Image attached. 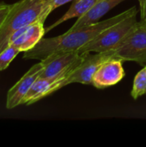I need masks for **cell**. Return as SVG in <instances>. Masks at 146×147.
I'll return each mask as SVG.
<instances>
[{"label":"cell","instance_id":"1","mask_svg":"<svg viewBox=\"0 0 146 147\" xmlns=\"http://www.w3.org/2000/svg\"><path fill=\"white\" fill-rule=\"evenodd\" d=\"M136 13H138L136 7H133L102 22H98L96 23L84 26L74 30L69 29L66 33L59 36L52 38L43 37L32 49L24 53L23 59L42 60L53 53L77 52L79 48L88 44L90 40L110 26Z\"/></svg>","mask_w":146,"mask_h":147},{"label":"cell","instance_id":"2","mask_svg":"<svg viewBox=\"0 0 146 147\" xmlns=\"http://www.w3.org/2000/svg\"><path fill=\"white\" fill-rule=\"evenodd\" d=\"M42 0H20L11 9L0 28V53L9 45L12 34L20 28L36 22L46 21Z\"/></svg>","mask_w":146,"mask_h":147},{"label":"cell","instance_id":"3","mask_svg":"<svg viewBox=\"0 0 146 147\" xmlns=\"http://www.w3.org/2000/svg\"><path fill=\"white\" fill-rule=\"evenodd\" d=\"M137 13L110 26L88 44L78 49L79 54L86 53H103L114 49L133 29L138 21Z\"/></svg>","mask_w":146,"mask_h":147},{"label":"cell","instance_id":"4","mask_svg":"<svg viewBox=\"0 0 146 147\" xmlns=\"http://www.w3.org/2000/svg\"><path fill=\"white\" fill-rule=\"evenodd\" d=\"M111 51L123 61H135L146 66V22H138L132 32Z\"/></svg>","mask_w":146,"mask_h":147},{"label":"cell","instance_id":"5","mask_svg":"<svg viewBox=\"0 0 146 147\" xmlns=\"http://www.w3.org/2000/svg\"><path fill=\"white\" fill-rule=\"evenodd\" d=\"M88 53H89L79 54L78 52L53 53L40 60L44 65V69L39 78H52L77 68L83 62Z\"/></svg>","mask_w":146,"mask_h":147},{"label":"cell","instance_id":"6","mask_svg":"<svg viewBox=\"0 0 146 147\" xmlns=\"http://www.w3.org/2000/svg\"><path fill=\"white\" fill-rule=\"evenodd\" d=\"M114 58L116 57L111 50L103 53H96V54H90L89 53L83 62L68 77L64 84V87L74 83L92 85L93 77L98 68L104 62Z\"/></svg>","mask_w":146,"mask_h":147},{"label":"cell","instance_id":"7","mask_svg":"<svg viewBox=\"0 0 146 147\" xmlns=\"http://www.w3.org/2000/svg\"><path fill=\"white\" fill-rule=\"evenodd\" d=\"M44 65L42 62L33 65L26 74L9 90L7 94L6 108L9 109H14L22 104V101L27 95L34 83L40 76L43 71Z\"/></svg>","mask_w":146,"mask_h":147},{"label":"cell","instance_id":"8","mask_svg":"<svg viewBox=\"0 0 146 147\" xmlns=\"http://www.w3.org/2000/svg\"><path fill=\"white\" fill-rule=\"evenodd\" d=\"M123 60L114 58L104 62L96 71L92 85L97 89H104L118 84L125 77Z\"/></svg>","mask_w":146,"mask_h":147},{"label":"cell","instance_id":"9","mask_svg":"<svg viewBox=\"0 0 146 147\" xmlns=\"http://www.w3.org/2000/svg\"><path fill=\"white\" fill-rule=\"evenodd\" d=\"M45 34L44 22H36L15 31L9 39V45L17 48L20 53H25L32 49L43 38Z\"/></svg>","mask_w":146,"mask_h":147},{"label":"cell","instance_id":"10","mask_svg":"<svg viewBox=\"0 0 146 147\" xmlns=\"http://www.w3.org/2000/svg\"><path fill=\"white\" fill-rule=\"evenodd\" d=\"M125 0H101L96 3L89 11L78 17L76 22L72 25L70 30L80 28L84 26L91 25L98 22V21L106 15L110 9Z\"/></svg>","mask_w":146,"mask_h":147},{"label":"cell","instance_id":"11","mask_svg":"<svg viewBox=\"0 0 146 147\" xmlns=\"http://www.w3.org/2000/svg\"><path fill=\"white\" fill-rule=\"evenodd\" d=\"M99 1H101V0H75V1H73L70 9L67 10V12L65 15H63L53 24H52L48 28H45L46 33H47L48 31L54 28L56 26L63 23L64 22H65L69 19L75 18V17L78 18V17L82 16L83 14H85L87 11H89Z\"/></svg>","mask_w":146,"mask_h":147},{"label":"cell","instance_id":"12","mask_svg":"<svg viewBox=\"0 0 146 147\" xmlns=\"http://www.w3.org/2000/svg\"><path fill=\"white\" fill-rule=\"evenodd\" d=\"M145 94H146V66L137 73L131 91V96L134 100Z\"/></svg>","mask_w":146,"mask_h":147},{"label":"cell","instance_id":"13","mask_svg":"<svg viewBox=\"0 0 146 147\" xmlns=\"http://www.w3.org/2000/svg\"><path fill=\"white\" fill-rule=\"evenodd\" d=\"M19 53L20 51L11 45H9L2 53H0V71L6 69Z\"/></svg>","mask_w":146,"mask_h":147},{"label":"cell","instance_id":"14","mask_svg":"<svg viewBox=\"0 0 146 147\" xmlns=\"http://www.w3.org/2000/svg\"><path fill=\"white\" fill-rule=\"evenodd\" d=\"M73 1L75 0H42L43 8H44V16L47 17L48 15L58 7Z\"/></svg>","mask_w":146,"mask_h":147},{"label":"cell","instance_id":"15","mask_svg":"<svg viewBox=\"0 0 146 147\" xmlns=\"http://www.w3.org/2000/svg\"><path fill=\"white\" fill-rule=\"evenodd\" d=\"M12 4H8L5 3L0 2V28L3 25L5 18L7 17L10 9H11Z\"/></svg>","mask_w":146,"mask_h":147},{"label":"cell","instance_id":"16","mask_svg":"<svg viewBox=\"0 0 146 147\" xmlns=\"http://www.w3.org/2000/svg\"><path fill=\"white\" fill-rule=\"evenodd\" d=\"M140 9V21L146 22V0H139Z\"/></svg>","mask_w":146,"mask_h":147}]
</instances>
